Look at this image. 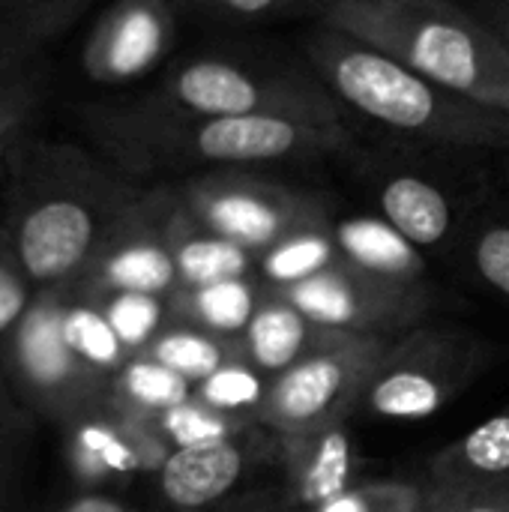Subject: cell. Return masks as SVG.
<instances>
[{
	"instance_id": "1",
	"label": "cell",
	"mask_w": 509,
	"mask_h": 512,
	"mask_svg": "<svg viewBox=\"0 0 509 512\" xmlns=\"http://www.w3.org/2000/svg\"><path fill=\"white\" fill-rule=\"evenodd\" d=\"M81 132L120 174L153 186L222 168H273L342 159L360 129L348 120L300 117H186L138 96L90 102L75 111Z\"/></svg>"
},
{
	"instance_id": "2",
	"label": "cell",
	"mask_w": 509,
	"mask_h": 512,
	"mask_svg": "<svg viewBox=\"0 0 509 512\" xmlns=\"http://www.w3.org/2000/svg\"><path fill=\"white\" fill-rule=\"evenodd\" d=\"M144 192L93 150L27 135L0 177V234L36 291L66 288Z\"/></svg>"
},
{
	"instance_id": "3",
	"label": "cell",
	"mask_w": 509,
	"mask_h": 512,
	"mask_svg": "<svg viewBox=\"0 0 509 512\" xmlns=\"http://www.w3.org/2000/svg\"><path fill=\"white\" fill-rule=\"evenodd\" d=\"M297 48L366 135L414 147L509 153V114L402 66L330 24H309Z\"/></svg>"
},
{
	"instance_id": "4",
	"label": "cell",
	"mask_w": 509,
	"mask_h": 512,
	"mask_svg": "<svg viewBox=\"0 0 509 512\" xmlns=\"http://www.w3.org/2000/svg\"><path fill=\"white\" fill-rule=\"evenodd\" d=\"M318 24L509 114L507 45L465 0H333Z\"/></svg>"
},
{
	"instance_id": "5",
	"label": "cell",
	"mask_w": 509,
	"mask_h": 512,
	"mask_svg": "<svg viewBox=\"0 0 509 512\" xmlns=\"http://www.w3.org/2000/svg\"><path fill=\"white\" fill-rule=\"evenodd\" d=\"M141 102L186 117H300L348 120L300 48L273 42H216L177 57Z\"/></svg>"
},
{
	"instance_id": "6",
	"label": "cell",
	"mask_w": 509,
	"mask_h": 512,
	"mask_svg": "<svg viewBox=\"0 0 509 512\" xmlns=\"http://www.w3.org/2000/svg\"><path fill=\"white\" fill-rule=\"evenodd\" d=\"M357 183L396 231L417 249L462 243L477 210L492 198L495 156L471 150L414 147L360 132L342 156Z\"/></svg>"
},
{
	"instance_id": "7",
	"label": "cell",
	"mask_w": 509,
	"mask_h": 512,
	"mask_svg": "<svg viewBox=\"0 0 509 512\" xmlns=\"http://www.w3.org/2000/svg\"><path fill=\"white\" fill-rule=\"evenodd\" d=\"M180 204L219 237L249 249L255 258L309 228H327L336 195L285 183L255 168H222L174 183Z\"/></svg>"
},
{
	"instance_id": "8",
	"label": "cell",
	"mask_w": 509,
	"mask_h": 512,
	"mask_svg": "<svg viewBox=\"0 0 509 512\" xmlns=\"http://www.w3.org/2000/svg\"><path fill=\"white\" fill-rule=\"evenodd\" d=\"M66 288L36 291L0 354V378L39 423L66 429L111 393V378L72 354L63 336Z\"/></svg>"
},
{
	"instance_id": "9",
	"label": "cell",
	"mask_w": 509,
	"mask_h": 512,
	"mask_svg": "<svg viewBox=\"0 0 509 512\" xmlns=\"http://www.w3.org/2000/svg\"><path fill=\"white\" fill-rule=\"evenodd\" d=\"M390 342L393 339L342 333L333 345L270 378L258 426L273 438H282L330 423H348L351 411L363 405L369 378Z\"/></svg>"
},
{
	"instance_id": "10",
	"label": "cell",
	"mask_w": 509,
	"mask_h": 512,
	"mask_svg": "<svg viewBox=\"0 0 509 512\" xmlns=\"http://www.w3.org/2000/svg\"><path fill=\"white\" fill-rule=\"evenodd\" d=\"M483 345L459 330L417 327L390 342L363 405L384 420H426L477 378Z\"/></svg>"
},
{
	"instance_id": "11",
	"label": "cell",
	"mask_w": 509,
	"mask_h": 512,
	"mask_svg": "<svg viewBox=\"0 0 509 512\" xmlns=\"http://www.w3.org/2000/svg\"><path fill=\"white\" fill-rule=\"evenodd\" d=\"M276 291L330 330L378 339H396L423 327V318L435 306V291L426 282L375 276L342 258L312 279Z\"/></svg>"
},
{
	"instance_id": "12",
	"label": "cell",
	"mask_w": 509,
	"mask_h": 512,
	"mask_svg": "<svg viewBox=\"0 0 509 512\" xmlns=\"http://www.w3.org/2000/svg\"><path fill=\"white\" fill-rule=\"evenodd\" d=\"M174 207V183L147 186L141 201L114 225V231L102 243L87 273L75 282V288L96 300L123 291L168 300L180 288L168 243V222Z\"/></svg>"
},
{
	"instance_id": "13",
	"label": "cell",
	"mask_w": 509,
	"mask_h": 512,
	"mask_svg": "<svg viewBox=\"0 0 509 512\" xmlns=\"http://www.w3.org/2000/svg\"><path fill=\"white\" fill-rule=\"evenodd\" d=\"M63 432L69 468L87 492L111 489L141 474H159L174 450L156 417L129 411L111 396Z\"/></svg>"
},
{
	"instance_id": "14",
	"label": "cell",
	"mask_w": 509,
	"mask_h": 512,
	"mask_svg": "<svg viewBox=\"0 0 509 512\" xmlns=\"http://www.w3.org/2000/svg\"><path fill=\"white\" fill-rule=\"evenodd\" d=\"M180 18L171 0H114L87 36L84 75L99 87H126L147 78L174 54Z\"/></svg>"
},
{
	"instance_id": "15",
	"label": "cell",
	"mask_w": 509,
	"mask_h": 512,
	"mask_svg": "<svg viewBox=\"0 0 509 512\" xmlns=\"http://www.w3.org/2000/svg\"><path fill=\"white\" fill-rule=\"evenodd\" d=\"M273 441L288 501L297 512L315 510L339 498L354 483V447L345 423H330Z\"/></svg>"
},
{
	"instance_id": "16",
	"label": "cell",
	"mask_w": 509,
	"mask_h": 512,
	"mask_svg": "<svg viewBox=\"0 0 509 512\" xmlns=\"http://www.w3.org/2000/svg\"><path fill=\"white\" fill-rule=\"evenodd\" d=\"M255 444L249 432L228 441L171 450L159 468V492L177 510H204L225 498L252 468Z\"/></svg>"
},
{
	"instance_id": "17",
	"label": "cell",
	"mask_w": 509,
	"mask_h": 512,
	"mask_svg": "<svg viewBox=\"0 0 509 512\" xmlns=\"http://www.w3.org/2000/svg\"><path fill=\"white\" fill-rule=\"evenodd\" d=\"M339 336H342V330H330V327L312 321L276 288H267V291H261L258 309L252 315L249 327L237 336V342H240L243 360H249L255 369H261L267 378H276L285 369H291L294 363L333 345Z\"/></svg>"
},
{
	"instance_id": "18",
	"label": "cell",
	"mask_w": 509,
	"mask_h": 512,
	"mask_svg": "<svg viewBox=\"0 0 509 512\" xmlns=\"http://www.w3.org/2000/svg\"><path fill=\"white\" fill-rule=\"evenodd\" d=\"M333 243L339 249V258L369 270L375 276L399 279V282H426V258L423 249H417L402 231H396L384 216L354 213L330 222Z\"/></svg>"
},
{
	"instance_id": "19",
	"label": "cell",
	"mask_w": 509,
	"mask_h": 512,
	"mask_svg": "<svg viewBox=\"0 0 509 512\" xmlns=\"http://www.w3.org/2000/svg\"><path fill=\"white\" fill-rule=\"evenodd\" d=\"M168 243L177 267L180 288H198V285H213L225 279H243L252 270H258V258L219 237L207 225H201L177 198V207L168 222Z\"/></svg>"
},
{
	"instance_id": "20",
	"label": "cell",
	"mask_w": 509,
	"mask_h": 512,
	"mask_svg": "<svg viewBox=\"0 0 509 512\" xmlns=\"http://www.w3.org/2000/svg\"><path fill=\"white\" fill-rule=\"evenodd\" d=\"M426 477V486L444 489H471L509 480V408L444 447L429 462Z\"/></svg>"
},
{
	"instance_id": "21",
	"label": "cell",
	"mask_w": 509,
	"mask_h": 512,
	"mask_svg": "<svg viewBox=\"0 0 509 512\" xmlns=\"http://www.w3.org/2000/svg\"><path fill=\"white\" fill-rule=\"evenodd\" d=\"M258 300L261 291L249 276H243V279H225L198 288H177L168 297V315L177 324H189L225 339H237L249 327Z\"/></svg>"
},
{
	"instance_id": "22",
	"label": "cell",
	"mask_w": 509,
	"mask_h": 512,
	"mask_svg": "<svg viewBox=\"0 0 509 512\" xmlns=\"http://www.w3.org/2000/svg\"><path fill=\"white\" fill-rule=\"evenodd\" d=\"M48 81L45 45L0 24V117L36 120Z\"/></svg>"
},
{
	"instance_id": "23",
	"label": "cell",
	"mask_w": 509,
	"mask_h": 512,
	"mask_svg": "<svg viewBox=\"0 0 509 512\" xmlns=\"http://www.w3.org/2000/svg\"><path fill=\"white\" fill-rule=\"evenodd\" d=\"M63 336L78 360L108 378H114L132 357L114 333L111 321L105 318L102 306L75 285H66L63 297Z\"/></svg>"
},
{
	"instance_id": "24",
	"label": "cell",
	"mask_w": 509,
	"mask_h": 512,
	"mask_svg": "<svg viewBox=\"0 0 509 512\" xmlns=\"http://www.w3.org/2000/svg\"><path fill=\"white\" fill-rule=\"evenodd\" d=\"M144 357L198 384L210 378L216 369H222L225 363L243 357V351L237 339H225V336H216L189 324H171L144 348Z\"/></svg>"
},
{
	"instance_id": "25",
	"label": "cell",
	"mask_w": 509,
	"mask_h": 512,
	"mask_svg": "<svg viewBox=\"0 0 509 512\" xmlns=\"http://www.w3.org/2000/svg\"><path fill=\"white\" fill-rule=\"evenodd\" d=\"M183 18H195L213 27H264L282 21L318 24L333 0H171Z\"/></svg>"
},
{
	"instance_id": "26",
	"label": "cell",
	"mask_w": 509,
	"mask_h": 512,
	"mask_svg": "<svg viewBox=\"0 0 509 512\" xmlns=\"http://www.w3.org/2000/svg\"><path fill=\"white\" fill-rule=\"evenodd\" d=\"M108 396L129 411L159 417V414L189 402L195 396V384L189 378L177 375L174 369H168L144 354H135L111 378Z\"/></svg>"
},
{
	"instance_id": "27",
	"label": "cell",
	"mask_w": 509,
	"mask_h": 512,
	"mask_svg": "<svg viewBox=\"0 0 509 512\" xmlns=\"http://www.w3.org/2000/svg\"><path fill=\"white\" fill-rule=\"evenodd\" d=\"M333 261H339V249L327 225V228H309L294 237H285L282 243L261 252L258 273L270 288H291L327 270Z\"/></svg>"
},
{
	"instance_id": "28",
	"label": "cell",
	"mask_w": 509,
	"mask_h": 512,
	"mask_svg": "<svg viewBox=\"0 0 509 512\" xmlns=\"http://www.w3.org/2000/svg\"><path fill=\"white\" fill-rule=\"evenodd\" d=\"M462 249L477 276L509 300V210L495 192L471 219Z\"/></svg>"
},
{
	"instance_id": "29",
	"label": "cell",
	"mask_w": 509,
	"mask_h": 512,
	"mask_svg": "<svg viewBox=\"0 0 509 512\" xmlns=\"http://www.w3.org/2000/svg\"><path fill=\"white\" fill-rule=\"evenodd\" d=\"M36 426L39 420L18 405L0 378V512H18Z\"/></svg>"
},
{
	"instance_id": "30",
	"label": "cell",
	"mask_w": 509,
	"mask_h": 512,
	"mask_svg": "<svg viewBox=\"0 0 509 512\" xmlns=\"http://www.w3.org/2000/svg\"><path fill=\"white\" fill-rule=\"evenodd\" d=\"M267 390H270V378L261 369H255L249 360L237 357V360L225 363L222 369H216L210 378L198 381L195 399L216 411L258 420Z\"/></svg>"
},
{
	"instance_id": "31",
	"label": "cell",
	"mask_w": 509,
	"mask_h": 512,
	"mask_svg": "<svg viewBox=\"0 0 509 512\" xmlns=\"http://www.w3.org/2000/svg\"><path fill=\"white\" fill-rule=\"evenodd\" d=\"M162 435L168 438V444L174 450L180 447H201V444H216V441H228L234 435H243L252 429V417H237V414H225L216 411L204 402H198L195 396L165 414L156 417Z\"/></svg>"
},
{
	"instance_id": "32",
	"label": "cell",
	"mask_w": 509,
	"mask_h": 512,
	"mask_svg": "<svg viewBox=\"0 0 509 512\" xmlns=\"http://www.w3.org/2000/svg\"><path fill=\"white\" fill-rule=\"evenodd\" d=\"M96 303L102 306L105 318L111 321L114 333L120 336V342L126 345V351L132 357L144 354V348L165 330V318H171L168 315V300L153 297V294L123 291V294L99 297Z\"/></svg>"
},
{
	"instance_id": "33",
	"label": "cell",
	"mask_w": 509,
	"mask_h": 512,
	"mask_svg": "<svg viewBox=\"0 0 509 512\" xmlns=\"http://www.w3.org/2000/svg\"><path fill=\"white\" fill-rule=\"evenodd\" d=\"M87 6L90 0H0V24L36 45H48Z\"/></svg>"
},
{
	"instance_id": "34",
	"label": "cell",
	"mask_w": 509,
	"mask_h": 512,
	"mask_svg": "<svg viewBox=\"0 0 509 512\" xmlns=\"http://www.w3.org/2000/svg\"><path fill=\"white\" fill-rule=\"evenodd\" d=\"M306 512H423V486L399 480L351 483L339 498Z\"/></svg>"
},
{
	"instance_id": "35",
	"label": "cell",
	"mask_w": 509,
	"mask_h": 512,
	"mask_svg": "<svg viewBox=\"0 0 509 512\" xmlns=\"http://www.w3.org/2000/svg\"><path fill=\"white\" fill-rule=\"evenodd\" d=\"M33 297H36V288L30 285L12 246L0 234V354H3V345L9 342L12 330L30 309Z\"/></svg>"
},
{
	"instance_id": "36",
	"label": "cell",
	"mask_w": 509,
	"mask_h": 512,
	"mask_svg": "<svg viewBox=\"0 0 509 512\" xmlns=\"http://www.w3.org/2000/svg\"><path fill=\"white\" fill-rule=\"evenodd\" d=\"M423 512H509V480L471 489L423 486Z\"/></svg>"
},
{
	"instance_id": "37",
	"label": "cell",
	"mask_w": 509,
	"mask_h": 512,
	"mask_svg": "<svg viewBox=\"0 0 509 512\" xmlns=\"http://www.w3.org/2000/svg\"><path fill=\"white\" fill-rule=\"evenodd\" d=\"M57 512H135L129 504H123L120 498L108 495V492H81L78 498L66 501Z\"/></svg>"
},
{
	"instance_id": "38",
	"label": "cell",
	"mask_w": 509,
	"mask_h": 512,
	"mask_svg": "<svg viewBox=\"0 0 509 512\" xmlns=\"http://www.w3.org/2000/svg\"><path fill=\"white\" fill-rule=\"evenodd\" d=\"M33 135V123L30 120H15V117H0V177H3V168L12 156V150L27 138Z\"/></svg>"
},
{
	"instance_id": "39",
	"label": "cell",
	"mask_w": 509,
	"mask_h": 512,
	"mask_svg": "<svg viewBox=\"0 0 509 512\" xmlns=\"http://www.w3.org/2000/svg\"><path fill=\"white\" fill-rule=\"evenodd\" d=\"M474 12H480L504 39L509 51V0H465Z\"/></svg>"
},
{
	"instance_id": "40",
	"label": "cell",
	"mask_w": 509,
	"mask_h": 512,
	"mask_svg": "<svg viewBox=\"0 0 509 512\" xmlns=\"http://www.w3.org/2000/svg\"><path fill=\"white\" fill-rule=\"evenodd\" d=\"M495 171H498V180L504 183V189H509V153L495 156Z\"/></svg>"
}]
</instances>
